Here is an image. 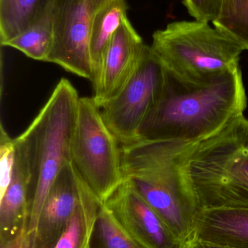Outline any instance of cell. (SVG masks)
Wrapping results in <instances>:
<instances>
[{
  "label": "cell",
  "instance_id": "obj_1",
  "mask_svg": "<svg viewBox=\"0 0 248 248\" xmlns=\"http://www.w3.org/2000/svg\"><path fill=\"white\" fill-rule=\"evenodd\" d=\"M246 107L240 67L205 84L185 81L166 69L161 97L140 129L138 141L193 144L243 115Z\"/></svg>",
  "mask_w": 248,
  "mask_h": 248
},
{
  "label": "cell",
  "instance_id": "obj_2",
  "mask_svg": "<svg viewBox=\"0 0 248 248\" xmlns=\"http://www.w3.org/2000/svg\"><path fill=\"white\" fill-rule=\"evenodd\" d=\"M179 163L200 210L248 209V119L243 115L210 137L186 144Z\"/></svg>",
  "mask_w": 248,
  "mask_h": 248
},
{
  "label": "cell",
  "instance_id": "obj_3",
  "mask_svg": "<svg viewBox=\"0 0 248 248\" xmlns=\"http://www.w3.org/2000/svg\"><path fill=\"white\" fill-rule=\"evenodd\" d=\"M186 143L141 140L121 145L123 180L183 243L193 235L199 205L183 179L179 155Z\"/></svg>",
  "mask_w": 248,
  "mask_h": 248
},
{
  "label": "cell",
  "instance_id": "obj_4",
  "mask_svg": "<svg viewBox=\"0 0 248 248\" xmlns=\"http://www.w3.org/2000/svg\"><path fill=\"white\" fill-rule=\"evenodd\" d=\"M79 100L74 86L61 78L31 125L17 137L26 150L30 173L28 232L33 237L48 192L71 162Z\"/></svg>",
  "mask_w": 248,
  "mask_h": 248
},
{
  "label": "cell",
  "instance_id": "obj_5",
  "mask_svg": "<svg viewBox=\"0 0 248 248\" xmlns=\"http://www.w3.org/2000/svg\"><path fill=\"white\" fill-rule=\"evenodd\" d=\"M151 48L167 71L198 84L238 68L243 49L209 23L182 20L154 32Z\"/></svg>",
  "mask_w": 248,
  "mask_h": 248
},
{
  "label": "cell",
  "instance_id": "obj_6",
  "mask_svg": "<svg viewBox=\"0 0 248 248\" xmlns=\"http://www.w3.org/2000/svg\"><path fill=\"white\" fill-rule=\"evenodd\" d=\"M71 163L96 198L104 202L123 181L119 141L93 97H80Z\"/></svg>",
  "mask_w": 248,
  "mask_h": 248
},
{
  "label": "cell",
  "instance_id": "obj_7",
  "mask_svg": "<svg viewBox=\"0 0 248 248\" xmlns=\"http://www.w3.org/2000/svg\"><path fill=\"white\" fill-rule=\"evenodd\" d=\"M166 69L147 45L138 68L116 97L100 108L103 120L120 145L138 140L140 129L161 97Z\"/></svg>",
  "mask_w": 248,
  "mask_h": 248
},
{
  "label": "cell",
  "instance_id": "obj_8",
  "mask_svg": "<svg viewBox=\"0 0 248 248\" xmlns=\"http://www.w3.org/2000/svg\"><path fill=\"white\" fill-rule=\"evenodd\" d=\"M54 39L47 62L93 82L90 32L92 0H52Z\"/></svg>",
  "mask_w": 248,
  "mask_h": 248
},
{
  "label": "cell",
  "instance_id": "obj_9",
  "mask_svg": "<svg viewBox=\"0 0 248 248\" xmlns=\"http://www.w3.org/2000/svg\"><path fill=\"white\" fill-rule=\"evenodd\" d=\"M103 204L124 232L144 248H183V242L127 181Z\"/></svg>",
  "mask_w": 248,
  "mask_h": 248
},
{
  "label": "cell",
  "instance_id": "obj_10",
  "mask_svg": "<svg viewBox=\"0 0 248 248\" xmlns=\"http://www.w3.org/2000/svg\"><path fill=\"white\" fill-rule=\"evenodd\" d=\"M147 45L125 17L111 40L99 81L93 86V99L100 108L116 97L133 75Z\"/></svg>",
  "mask_w": 248,
  "mask_h": 248
},
{
  "label": "cell",
  "instance_id": "obj_11",
  "mask_svg": "<svg viewBox=\"0 0 248 248\" xmlns=\"http://www.w3.org/2000/svg\"><path fill=\"white\" fill-rule=\"evenodd\" d=\"M83 181L71 162L54 181L33 234V248H54L81 201Z\"/></svg>",
  "mask_w": 248,
  "mask_h": 248
},
{
  "label": "cell",
  "instance_id": "obj_12",
  "mask_svg": "<svg viewBox=\"0 0 248 248\" xmlns=\"http://www.w3.org/2000/svg\"><path fill=\"white\" fill-rule=\"evenodd\" d=\"M16 157L8 187L0 197V242L17 236L28 229L29 217L30 173L26 150L15 139Z\"/></svg>",
  "mask_w": 248,
  "mask_h": 248
},
{
  "label": "cell",
  "instance_id": "obj_13",
  "mask_svg": "<svg viewBox=\"0 0 248 248\" xmlns=\"http://www.w3.org/2000/svg\"><path fill=\"white\" fill-rule=\"evenodd\" d=\"M192 236L227 247L248 248V209L200 210Z\"/></svg>",
  "mask_w": 248,
  "mask_h": 248
},
{
  "label": "cell",
  "instance_id": "obj_14",
  "mask_svg": "<svg viewBox=\"0 0 248 248\" xmlns=\"http://www.w3.org/2000/svg\"><path fill=\"white\" fill-rule=\"evenodd\" d=\"M125 0H109L93 13L90 32L93 85L97 83L111 40L127 15Z\"/></svg>",
  "mask_w": 248,
  "mask_h": 248
},
{
  "label": "cell",
  "instance_id": "obj_15",
  "mask_svg": "<svg viewBox=\"0 0 248 248\" xmlns=\"http://www.w3.org/2000/svg\"><path fill=\"white\" fill-rule=\"evenodd\" d=\"M53 39L52 0H48L26 30L1 45L15 48L35 61L47 62Z\"/></svg>",
  "mask_w": 248,
  "mask_h": 248
},
{
  "label": "cell",
  "instance_id": "obj_16",
  "mask_svg": "<svg viewBox=\"0 0 248 248\" xmlns=\"http://www.w3.org/2000/svg\"><path fill=\"white\" fill-rule=\"evenodd\" d=\"M101 203L83 182L81 201L54 248H87Z\"/></svg>",
  "mask_w": 248,
  "mask_h": 248
},
{
  "label": "cell",
  "instance_id": "obj_17",
  "mask_svg": "<svg viewBox=\"0 0 248 248\" xmlns=\"http://www.w3.org/2000/svg\"><path fill=\"white\" fill-rule=\"evenodd\" d=\"M48 0H0L1 45L24 31Z\"/></svg>",
  "mask_w": 248,
  "mask_h": 248
},
{
  "label": "cell",
  "instance_id": "obj_18",
  "mask_svg": "<svg viewBox=\"0 0 248 248\" xmlns=\"http://www.w3.org/2000/svg\"><path fill=\"white\" fill-rule=\"evenodd\" d=\"M214 27L248 50V0H221Z\"/></svg>",
  "mask_w": 248,
  "mask_h": 248
},
{
  "label": "cell",
  "instance_id": "obj_19",
  "mask_svg": "<svg viewBox=\"0 0 248 248\" xmlns=\"http://www.w3.org/2000/svg\"><path fill=\"white\" fill-rule=\"evenodd\" d=\"M87 248H146L124 232L103 202L98 211Z\"/></svg>",
  "mask_w": 248,
  "mask_h": 248
},
{
  "label": "cell",
  "instance_id": "obj_20",
  "mask_svg": "<svg viewBox=\"0 0 248 248\" xmlns=\"http://www.w3.org/2000/svg\"><path fill=\"white\" fill-rule=\"evenodd\" d=\"M16 147L12 139L1 125L0 134V197L10 185L14 168Z\"/></svg>",
  "mask_w": 248,
  "mask_h": 248
},
{
  "label": "cell",
  "instance_id": "obj_21",
  "mask_svg": "<svg viewBox=\"0 0 248 248\" xmlns=\"http://www.w3.org/2000/svg\"><path fill=\"white\" fill-rule=\"evenodd\" d=\"M221 0H183L188 13L198 21L213 23L219 13Z\"/></svg>",
  "mask_w": 248,
  "mask_h": 248
},
{
  "label": "cell",
  "instance_id": "obj_22",
  "mask_svg": "<svg viewBox=\"0 0 248 248\" xmlns=\"http://www.w3.org/2000/svg\"><path fill=\"white\" fill-rule=\"evenodd\" d=\"M33 237L28 232V229L22 230L17 236L0 242V248H32Z\"/></svg>",
  "mask_w": 248,
  "mask_h": 248
},
{
  "label": "cell",
  "instance_id": "obj_23",
  "mask_svg": "<svg viewBox=\"0 0 248 248\" xmlns=\"http://www.w3.org/2000/svg\"><path fill=\"white\" fill-rule=\"evenodd\" d=\"M183 248H232L200 240L192 236L183 243Z\"/></svg>",
  "mask_w": 248,
  "mask_h": 248
},
{
  "label": "cell",
  "instance_id": "obj_24",
  "mask_svg": "<svg viewBox=\"0 0 248 248\" xmlns=\"http://www.w3.org/2000/svg\"><path fill=\"white\" fill-rule=\"evenodd\" d=\"M108 1H109V0H92L94 12L97 10L98 9L100 8L101 6H103V4Z\"/></svg>",
  "mask_w": 248,
  "mask_h": 248
}]
</instances>
